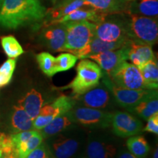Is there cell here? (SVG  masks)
Instances as JSON below:
<instances>
[{
  "instance_id": "6da1fadb",
  "label": "cell",
  "mask_w": 158,
  "mask_h": 158,
  "mask_svg": "<svg viewBox=\"0 0 158 158\" xmlns=\"http://www.w3.org/2000/svg\"><path fill=\"white\" fill-rule=\"evenodd\" d=\"M45 13L46 8L39 0H5L0 10V27L17 29L39 24Z\"/></svg>"
},
{
  "instance_id": "7a4b0ae2",
  "label": "cell",
  "mask_w": 158,
  "mask_h": 158,
  "mask_svg": "<svg viewBox=\"0 0 158 158\" xmlns=\"http://www.w3.org/2000/svg\"><path fill=\"white\" fill-rule=\"evenodd\" d=\"M76 76L68 85L59 87L60 90L71 89L73 95L78 97L98 85L103 76V72L95 62L82 59L76 68Z\"/></svg>"
},
{
  "instance_id": "3957f363",
  "label": "cell",
  "mask_w": 158,
  "mask_h": 158,
  "mask_svg": "<svg viewBox=\"0 0 158 158\" xmlns=\"http://www.w3.org/2000/svg\"><path fill=\"white\" fill-rule=\"evenodd\" d=\"M126 31L128 39L133 43L152 46L157 42V22L152 18L129 14L126 19Z\"/></svg>"
},
{
  "instance_id": "277c9868",
  "label": "cell",
  "mask_w": 158,
  "mask_h": 158,
  "mask_svg": "<svg viewBox=\"0 0 158 158\" xmlns=\"http://www.w3.org/2000/svg\"><path fill=\"white\" fill-rule=\"evenodd\" d=\"M66 37L62 51L75 54L84 48L94 37L95 23L89 21L64 22Z\"/></svg>"
},
{
  "instance_id": "5b68a950",
  "label": "cell",
  "mask_w": 158,
  "mask_h": 158,
  "mask_svg": "<svg viewBox=\"0 0 158 158\" xmlns=\"http://www.w3.org/2000/svg\"><path fill=\"white\" fill-rule=\"evenodd\" d=\"M102 82L110 90L116 102L122 107L130 109L136 105L155 95H157V89H127L118 86L111 81L109 77L103 73Z\"/></svg>"
},
{
  "instance_id": "8992f818",
  "label": "cell",
  "mask_w": 158,
  "mask_h": 158,
  "mask_svg": "<svg viewBox=\"0 0 158 158\" xmlns=\"http://www.w3.org/2000/svg\"><path fill=\"white\" fill-rule=\"evenodd\" d=\"M76 104V100L73 97H59L51 103L43 106L38 115L33 120V129L38 131L42 130L57 116L70 111Z\"/></svg>"
},
{
  "instance_id": "52a82bcc",
  "label": "cell",
  "mask_w": 158,
  "mask_h": 158,
  "mask_svg": "<svg viewBox=\"0 0 158 158\" xmlns=\"http://www.w3.org/2000/svg\"><path fill=\"white\" fill-rule=\"evenodd\" d=\"M111 81L127 89H147L139 69L132 63L124 61L110 73Z\"/></svg>"
},
{
  "instance_id": "ba28073f",
  "label": "cell",
  "mask_w": 158,
  "mask_h": 158,
  "mask_svg": "<svg viewBox=\"0 0 158 158\" xmlns=\"http://www.w3.org/2000/svg\"><path fill=\"white\" fill-rule=\"evenodd\" d=\"M75 123L92 128H106L111 125L114 114L87 107L73 108L70 110Z\"/></svg>"
},
{
  "instance_id": "9c48e42d",
  "label": "cell",
  "mask_w": 158,
  "mask_h": 158,
  "mask_svg": "<svg viewBox=\"0 0 158 158\" xmlns=\"http://www.w3.org/2000/svg\"><path fill=\"white\" fill-rule=\"evenodd\" d=\"M106 17L95 24L94 36L106 42H118L129 40L126 31V19L110 18L107 19Z\"/></svg>"
},
{
  "instance_id": "30bf717a",
  "label": "cell",
  "mask_w": 158,
  "mask_h": 158,
  "mask_svg": "<svg viewBox=\"0 0 158 158\" xmlns=\"http://www.w3.org/2000/svg\"><path fill=\"white\" fill-rule=\"evenodd\" d=\"M10 136L14 145V153L18 158H25L43 141L40 132L35 130L13 133Z\"/></svg>"
},
{
  "instance_id": "8fae6325",
  "label": "cell",
  "mask_w": 158,
  "mask_h": 158,
  "mask_svg": "<svg viewBox=\"0 0 158 158\" xmlns=\"http://www.w3.org/2000/svg\"><path fill=\"white\" fill-rule=\"evenodd\" d=\"M45 144L51 158H71L76 155L79 147L77 140L60 134L48 138Z\"/></svg>"
},
{
  "instance_id": "7c38bea8",
  "label": "cell",
  "mask_w": 158,
  "mask_h": 158,
  "mask_svg": "<svg viewBox=\"0 0 158 158\" xmlns=\"http://www.w3.org/2000/svg\"><path fill=\"white\" fill-rule=\"evenodd\" d=\"M111 125L114 133L122 138L138 135L143 130V124L139 119L129 113L122 111L114 114Z\"/></svg>"
},
{
  "instance_id": "4fadbf2b",
  "label": "cell",
  "mask_w": 158,
  "mask_h": 158,
  "mask_svg": "<svg viewBox=\"0 0 158 158\" xmlns=\"http://www.w3.org/2000/svg\"><path fill=\"white\" fill-rule=\"evenodd\" d=\"M130 41L121 48L91 55L86 59H91L96 62L100 68L104 70L105 73L109 76L122 62L127 60V45Z\"/></svg>"
},
{
  "instance_id": "5bb4252c",
  "label": "cell",
  "mask_w": 158,
  "mask_h": 158,
  "mask_svg": "<svg viewBox=\"0 0 158 158\" xmlns=\"http://www.w3.org/2000/svg\"><path fill=\"white\" fill-rule=\"evenodd\" d=\"M111 93L103 83H99L95 87L87 91L84 94L73 98L76 101L85 107L95 108H105L109 106L111 101Z\"/></svg>"
},
{
  "instance_id": "9a60e30c",
  "label": "cell",
  "mask_w": 158,
  "mask_h": 158,
  "mask_svg": "<svg viewBox=\"0 0 158 158\" xmlns=\"http://www.w3.org/2000/svg\"><path fill=\"white\" fill-rule=\"evenodd\" d=\"M54 3V7L46 10L43 27L52 24L57 20L77 9L89 6L86 0H57Z\"/></svg>"
},
{
  "instance_id": "2e32d148",
  "label": "cell",
  "mask_w": 158,
  "mask_h": 158,
  "mask_svg": "<svg viewBox=\"0 0 158 158\" xmlns=\"http://www.w3.org/2000/svg\"><path fill=\"white\" fill-rule=\"evenodd\" d=\"M40 37L43 44L51 51H62L66 37L65 23H55L43 27Z\"/></svg>"
},
{
  "instance_id": "e0dca14e",
  "label": "cell",
  "mask_w": 158,
  "mask_h": 158,
  "mask_svg": "<svg viewBox=\"0 0 158 158\" xmlns=\"http://www.w3.org/2000/svg\"><path fill=\"white\" fill-rule=\"evenodd\" d=\"M129 40H130L118 42H106L94 36L84 48L78 51L74 55L78 57V59H86L91 55L121 48L124 45L127 44Z\"/></svg>"
},
{
  "instance_id": "ac0fdd59",
  "label": "cell",
  "mask_w": 158,
  "mask_h": 158,
  "mask_svg": "<svg viewBox=\"0 0 158 158\" xmlns=\"http://www.w3.org/2000/svg\"><path fill=\"white\" fill-rule=\"evenodd\" d=\"M155 54L151 45L138 44L130 41L127 45V59L138 68L155 59Z\"/></svg>"
},
{
  "instance_id": "d6986e66",
  "label": "cell",
  "mask_w": 158,
  "mask_h": 158,
  "mask_svg": "<svg viewBox=\"0 0 158 158\" xmlns=\"http://www.w3.org/2000/svg\"><path fill=\"white\" fill-rule=\"evenodd\" d=\"M108 15L106 13H101L93 7L84 8V7L77 9L72 13H69L65 16L55 21L52 24L68 22V21H89L94 23H98L102 21Z\"/></svg>"
},
{
  "instance_id": "ffe728a7",
  "label": "cell",
  "mask_w": 158,
  "mask_h": 158,
  "mask_svg": "<svg viewBox=\"0 0 158 158\" xmlns=\"http://www.w3.org/2000/svg\"><path fill=\"white\" fill-rule=\"evenodd\" d=\"M43 104L44 99L42 94L35 89H31L27 92L18 102V105L25 110L32 120L38 115Z\"/></svg>"
},
{
  "instance_id": "44dd1931",
  "label": "cell",
  "mask_w": 158,
  "mask_h": 158,
  "mask_svg": "<svg viewBox=\"0 0 158 158\" xmlns=\"http://www.w3.org/2000/svg\"><path fill=\"white\" fill-rule=\"evenodd\" d=\"M10 128L13 133L33 129V120L19 105L13 107L10 115Z\"/></svg>"
},
{
  "instance_id": "7402d4cb",
  "label": "cell",
  "mask_w": 158,
  "mask_h": 158,
  "mask_svg": "<svg viewBox=\"0 0 158 158\" xmlns=\"http://www.w3.org/2000/svg\"><path fill=\"white\" fill-rule=\"evenodd\" d=\"M74 124L76 123L73 118L71 116L70 111H68L57 116L54 120H52L50 123L40 130V133L43 138H48L51 136L60 133L64 130H68Z\"/></svg>"
},
{
  "instance_id": "603a6c76",
  "label": "cell",
  "mask_w": 158,
  "mask_h": 158,
  "mask_svg": "<svg viewBox=\"0 0 158 158\" xmlns=\"http://www.w3.org/2000/svg\"><path fill=\"white\" fill-rule=\"evenodd\" d=\"M126 13L147 17H157V0H135L128 3Z\"/></svg>"
},
{
  "instance_id": "cb8c5ba5",
  "label": "cell",
  "mask_w": 158,
  "mask_h": 158,
  "mask_svg": "<svg viewBox=\"0 0 158 158\" xmlns=\"http://www.w3.org/2000/svg\"><path fill=\"white\" fill-rule=\"evenodd\" d=\"M90 7L106 14L126 13L127 0H86Z\"/></svg>"
},
{
  "instance_id": "d4e9b609",
  "label": "cell",
  "mask_w": 158,
  "mask_h": 158,
  "mask_svg": "<svg viewBox=\"0 0 158 158\" xmlns=\"http://www.w3.org/2000/svg\"><path fill=\"white\" fill-rule=\"evenodd\" d=\"M116 153L114 145L99 141L89 142L86 149V158H113Z\"/></svg>"
},
{
  "instance_id": "484cf974",
  "label": "cell",
  "mask_w": 158,
  "mask_h": 158,
  "mask_svg": "<svg viewBox=\"0 0 158 158\" xmlns=\"http://www.w3.org/2000/svg\"><path fill=\"white\" fill-rule=\"evenodd\" d=\"M128 110L137 114L144 120L149 119L154 114L158 113L157 95L145 99L134 107L128 109Z\"/></svg>"
},
{
  "instance_id": "4316f807",
  "label": "cell",
  "mask_w": 158,
  "mask_h": 158,
  "mask_svg": "<svg viewBox=\"0 0 158 158\" xmlns=\"http://www.w3.org/2000/svg\"><path fill=\"white\" fill-rule=\"evenodd\" d=\"M147 89H157L158 65L156 59L149 61L138 68Z\"/></svg>"
},
{
  "instance_id": "83f0119b",
  "label": "cell",
  "mask_w": 158,
  "mask_h": 158,
  "mask_svg": "<svg viewBox=\"0 0 158 158\" xmlns=\"http://www.w3.org/2000/svg\"><path fill=\"white\" fill-rule=\"evenodd\" d=\"M127 147L130 152L138 158H146L149 152L150 147L143 136H133L127 141Z\"/></svg>"
},
{
  "instance_id": "f1b7e54d",
  "label": "cell",
  "mask_w": 158,
  "mask_h": 158,
  "mask_svg": "<svg viewBox=\"0 0 158 158\" xmlns=\"http://www.w3.org/2000/svg\"><path fill=\"white\" fill-rule=\"evenodd\" d=\"M37 62L40 68L45 75L48 77L54 76L58 73L56 68V57L48 52H41L36 56Z\"/></svg>"
},
{
  "instance_id": "f546056e",
  "label": "cell",
  "mask_w": 158,
  "mask_h": 158,
  "mask_svg": "<svg viewBox=\"0 0 158 158\" xmlns=\"http://www.w3.org/2000/svg\"><path fill=\"white\" fill-rule=\"evenodd\" d=\"M1 44L6 55L10 59L17 58L24 53L19 41L11 35L1 37Z\"/></svg>"
},
{
  "instance_id": "4dcf8cb0",
  "label": "cell",
  "mask_w": 158,
  "mask_h": 158,
  "mask_svg": "<svg viewBox=\"0 0 158 158\" xmlns=\"http://www.w3.org/2000/svg\"><path fill=\"white\" fill-rule=\"evenodd\" d=\"M16 66L15 59H8L0 67V87L7 86L11 81Z\"/></svg>"
},
{
  "instance_id": "1f68e13d",
  "label": "cell",
  "mask_w": 158,
  "mask_h": 158,
  "mask_svg": "<svg viewBox=\"0 0 158 158\" xmlns=\"http://www.w3.org/2000/svg\"><path fill=\"white\" fill-rule=\"evenodd\" d=\"M78 60V57L70 53H62L56 57L57 72H64L73 68Z\"/></svg>"
},
{
  "instance_id": "d6a6232c",
  "label": "cell",
  "mask_w": 158,
  "mask_h": 158,
  "mask_svg": "<svg viewBox=\"0 0 158 158\" xmlns=\"http://www.w3.org/2000/svg\"><path fill=\"white\" fill-rule=\"evenodd\" d=\"M25 158H51V156L46 144L42 143L39 147L30 152Z\"/></svg>"
},
{
  "instance_id": "836d02e7",
  "label": "cell",
  "mask_w": 158,
  "mask_h": 158,
  "mask_svg": "<svg viewBox=\"0 0 158 158\" xmlns=\"http://www.w3.org/2000/svg\"><path fill=\"white\" fill-rule=\"evenodd\" d=\"M143 131H147L157 135L158 134V113L154 114L149 119H147V123L146 127L143 128Z\"/></svg>"
},
{
  "instance_id": "e575fe53",
  "label": "cell",
  "mask_w": 158,
  "mask_h": 158,
  "mask_svg": "<svg viewBox=\"0 0 158 158\" xmlns=\"http://www.w3.org/2000/svg\"><path fill=\"white\" fill-rule=\"evenodd\" d=\"M118 158H138L135 156H134L133 154L128 152H123L121 154H119V155L118 156Z\"/></svg>"
},
{
  "instance_id": "d590c367",
  "label": "cell",
  "mask_w": 158,
  "mask_h": 158,
  "mask_svg": "<svg viewBox=\"0 0 158 158\" xmlns=\"http://www.w3.org/2000/svg\"><path fill=\"white\" fill-rule=\"evenodd\" d=\"M4 158H18L17 156L15 155V153H11L9 154V155H4Z\"/></svg>"
},
{
  "instance_id": "8d00e7d4",
  "label": "cell",
  "mask_w": 158,
  "mask_h": 158,
  "mask_svg": "<svg viewBox=\"0 0 158 158\" xmlns=\"http://www.w3.org/2000/svg\"><path fill=\"white\" fill-rule=\"evenodd\" d=\"M158 149L157 147H156V149L155 150L153 153V158H158Z\"/></svg>"
},
{
  "instance_id": "74e56055",
  "label": "cell",
  "mask_w": 158,
  "mask_h": 158,
  "mask_svg": "<svg viewBox=\"0 0 158 158\" xmlns=\"http://www.w3.org/2000/svg\"><path fill=\"white\" fill-rule=\"evenodd\" d=\"M0 158H4V155H3L1 147H0Z\"/></svg>"
},
{
  "instance_id": "f35d334b",
  "label": "cell",
  "mask_w": 158,
  "mask_h": 158,
  "mask_svg": "<svg viewBox=\"0 0 158 158\" xmlns=\"http://www.w3.org/2000/svg\"><path fill=\"white\" fill-rule=\"evenodd\" d=\"M4 2H5V0H0V10L2 8V6Z\"/></svg>"
},
{
  "instance_id": "ab89813d",
  "label": "cell",
  "mask_w": 158,
  "mask_h": 158,
  "mask_svg": "<svg viewBox=\"0 0 158 158\" xmlns=\"http://www.w3.org/2000/svg\"><path fill=\"white\" fill-rule=\"evenodd\" d=\"M56 1H57V0H53V2H55Z\"/></svg>"
}]
</instances>
